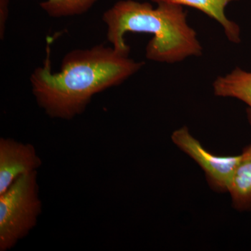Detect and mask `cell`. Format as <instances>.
I'll return each instance as SVG.
<instances>
[{"label": "cell", "mask_w": 251, "mask_h": 251, "mask_svg": "<svg viewBox=\"0 0 251 251\" xmlns=\"http://www.w3.org/2000/svg\"><path fill=\"white\" fill-rule=\"evenodd\" d=\"M49 45L44 65L31 74V91L49 117L71 120L83 113L96 94L123 83L145 63L119 53L103 44L70 51L60 72H52Z\"/></svg>", "instance_id": "cell-1"}, {"label": "cell", "mask_w": 251, "mask_h": 251, "mask_svg": "<svg viewBox=\"0 0 251 251\" xmlns=\"http://www.w3.org/2000/svg\"><path fill=\"white\" fill-rule=\"evenodd\" d=\"M102 21L107 27V40L119 53L129 56L126 42L128 32L146 33L153 36L146 47L149 60L175 64L202 54L197 33L189 25L184 6L136 0H120L105 11Z\"/></svg>", "instance_id": "cell-2"}, {"label": "cell", "mask_w": 251, "mask_h": 251, "mask_svg": "<svg viewBox=\"0 0 251 251\" xmlns=\"http://www.w3.org/2000/svg\"><path fill=\"white\" fill-rule=\"evenodd\" d=\"M41 209L36 171L20 176L0 195V251L10 250L26 237Z\"/></svg>", "instance_id": "cell-3"}, {"label": "cell", "mask_w": 251, "mask_h": 251, "mask_svg": "<svg viewBox=\"0 0 251 251\" xmlns=\"http://www.w3.org/2000/svg\"><path fill=\"white\" fill-rule=\"evenodd\" d=\"M173 143L191 157L205 173L213 187L227 191L232 175L241 154L233 156H219L209 152L193 137L186 126L175 130L171 135Z\"/></svg>", "instance_id": "cell-4"}, {"label": "cell", "mask_w": 251, "mask_h": 251, "mask_svg": "<svg viewBox=\"0 0 251 251\" xmlns=\"http://www.w3.org/2000/svg\"><path fill=\"white\" fill-rule=\"evenodd\" d=\"M42 164L35 149L11 138L0 140V195L20 176L36 171Z\"/></svg>", "instance_id": "cell-5"}, {"label": "cell", "mask_w": 251, "mask_h": 251, "mask_svg": "<svg viewBox=\"0 0 251 251\" xmlns=\"http://www.w3.org/2000/svg\"><path fill=\"white\" fill-rule=\"evenodd\" d=\"M156 3H169L182 6L194 8L206 14L216 22L224 29L229 41L239 44L242 41L241 29L237 23L231 21L226 14V8L232 1L239 0H149Z\"/></svg>", "instance_id": "cell-6"}, {"label": "cell", "mask_w": 251, "mask_h": 251, "mask_svg": "<svg viewBox=\"0 0 251 251\" xmlns=\"http://www.w3.org/2000/svg\"><path fill=\"white\" fill-rule=\"evenodd\" d=\"M227 191L237 210L251 209V145L241 154Z\"/></svg>", "instance_id": "cell-7"}, {"label": "cell", "mask_w": 251, "mask_h": 251, "mask_svg": "<svg viewBox=\"0 0 251 251\" xmlns=\"http://www.w3.org/2000/svg\"><path fill=\"white\" fill-rule=\"evenodd\" d=\"M213 90L216 97L242 100L251 109V72L237 67L214 80Z\"/></svg>", "instance_id": "cell-8"}, {"label": "cell", "mask_w": 251, "mask_h": 251, "mask_svg": "<svg viewBox=\"0 0 251 251\" xmlns=\"http://www.w3.org/2000/svg\"><path fill=\"white\" fill-rule=\"evenodd\" d=\"M98 0H46L40 7L50 17L61 18L87 13Z\"/></svg>", "instance_id": "cell-9"}, {"label": "cell", "mask_w": 251, "mask_h": 251, "mask_svg": "<svg viewBox=\"0 0 251 251\" xmlns=\"http://www.w3.org/2000/svg\"><path fill=\"white\" fill-rule=\"evenodd\" d=\"M9 14V0H0V39L4 40Z\"/></svg>", "instance_id": "cell-10"}, {"label": "cell", "mask_w": 251, "mask_h": 251, "mask_svg": "<svg viewBox=\"0 0 251 251\" xmlns=\"http://www.w3.org/2000/svg\"><path fill=\"white\" fill-rule=\"evenodd\" d=\"M248 120H249V124L251 126V109L249 108L247 110Z\"/></svg>", "instance_id": "cell-11"}]
</instances>
